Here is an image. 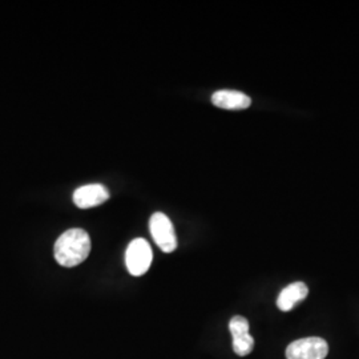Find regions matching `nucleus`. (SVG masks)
I'll return each instance as SVG.
<instances>
[{"mask_svg": "<svg viewBox=\"0 0 359 359\" xmlns=\"http://www.w3.org/2000/svg\"><path fill=\"white\" fill-rule=\"evenodd\" d=\"M152 249L144 238L133 240L127 248L126 265L129 273L135 277L145 274L152 264Z\"/></svg>", "mask_w": 359, "mask_h": 359, "instance_id": "obj_3", "label": "nucleus"}, {"mask_svg": "<svg viewBox=\"0 0 359 359\" xmlns=\"http://www.w3.org/2000/svg\"><path fill=\"white\" fill-rule=\"evenodd\" d=\"M90 234L83 229H69L65 231L55 243L53 255L59 265L65 268H74L80 265L90 256Z\"/></svg>", "mask_w": 359, "mask_h": 359, "instance_id": "obj_1", "label": "nucleus"}, {"mask_svg": "<svg viewBox=\"0 0 359 359\" xmlns=\"http://www.w3.org/2000/svg\"><path fill=\"white\" fill-rule=\"evenodd\" d=\"M327 354V342L320 337H309L298 339L286 348L287 359H325Z\"/></svg>", "mask_w": 359, "mask_h": 359, "instance_id": "obj_4", "label": "nucleus"}, {"mask_svg": "<svg viewBox=\"0 0 359 359\" xmlns=\"http://www.w3.org/2000/svg\"><path fill=\"white\" fill-rule=\"evenodd\" d=\"M309 294L308 286L304 283H290L278 295L277 306L283 311H290L297 304L304 301Z\"/></svg>", "mask_w": 359, "mask_h": 359, "instance_id": "obj_7", "label": "nucleus"}, {"mask_svg": "<svg viewBox=\"0 0 359 359\" xmlns=\"http://www.w3.org/2000/svg\"><path fill=\"white\" fill-rule=\"evenodd\" d=\"M212 103L218 108L229 109V111H241L250 107L252 100L243 92L237 90H217L212 96Z\"/></svg>", "mask_w": 359, "mask_h": 359, "instance_id": "obj_6", "label": "nucleus"}, {"mask_svg": "<svg viewBox=\"0 0 359 359\" xmlns=\"http://www.w3.org/2000/svg\"><path fill=\"white\" fill-rule=\"evenodd\" d=\"M149 229L156 245L165 253L177 249V237L172 221L164 213H154L149 219Z\"/></svg>", "mask_w": 359, "mask_h": 359, "instance_id": "obj_2", "label": "nucleus"}, {"mask_svg": "<svg viewBox=\"0 0 359 359\" xmlns=\"http://www.w3.org/2000/svg\"><path fill=\"white\" fill-rule=\"evenodd\" d=\"M229 330H231L233 338L244 335V334H249V322L241 316H236L231 320Z\"/></svg>", "mask_w": 359, "mask_h": 359, "instance_id": "obj_9", "label": "nucleus"}, {"mask_svg": "<svg viewBox=\"0 0 359 359\" xmlns=\"http://www.w3.org/2000/svg\"><path fill=\"white\" fill-rule=\"evenodd\" d=\"M253 347H255V339L250 334H244L233 338V350L240 357L250 354L253 351Z\"/></svg>", "mask_w": 359, "mask_h": 359, "instance_id": "obj_8", "label": "nucleus"}, {"mask_svg": "<svg viewBox=\"0 0 359 359\" xmlns=\"http://www.w3.org/2000/svg\"><path fill=\"white\" fill-rule=\"evenodd\" d=\"M109 198V191L102 184H90L77 188L74 193V203L77 208L88 209L102 205Z\"/></svg>", "mask_w": 359, "mask_h": 359, "instance_id": "obj_5", "label": "nucleus"}]
</instances>
